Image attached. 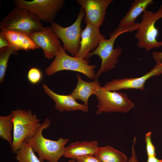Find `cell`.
I'll return each instance as SVG.
<instances>
[{"label": "cell", "mask_w": 162, "mask_h": 162, "mask_svg": "<svg viewBox=\"0 0 162 162\" xmlns=\"http://www.w3.org/2000/svg\"><path fill=\"white\" fill-rule=\"evenodd\" d=\"M50 123L49 118L45 119L34 135L25 141L29 143L42 161L58 162L63 156L65 145L69 140L60 137L57 140H53L45 138L43 131L50 127Z\"/></svg>", "instance_id": "1"}, {"label": "cell", "mask_w": 162, "mask_h": 162, "mask_svg": "<svg viewBox=\"0 0 162 162\" xmlns=\"http://www.w3.org/2000/svg\"><path fill=\"white\" fill-rule=\"evenodd\" d=\"M136 29L134 26L127 28L118 26L110 34L109 39L102 40L96 49L89 54L88 58L96 55L101 60V66L96 74L95 79H98L102 73L113 69L118 63V58L122 54L123 49L119 46L114 48V44L117 37L123 33L133 32Z\"/></svg>", "instance_id": "2"}, {"label": "cell", "mask_w": 162, "mask_h": 162, "mask_svg": "<svg viewBox=\"0 0 162 162\" xmlns=\"http://www.w3.org/2000/svg\"><path fill=\"white\" fill-rule=\"evenodd\" d=\"M41 20L30 11L16 7L0 22L2 30L22 33L28 35L43 29Z\"/></svg>", "instance_id": "3"}, {"label": "cell", "mask_w": 162, "mask_h": 162, "mask_svg": "<svg viewBox=\"0 0 162 162\" xmlns=\"http://www.w3.org/2000/svg\"><path fill=\"white\" fill-rule=\"evenodd\" d=\"M13 120L14 124L13 142L11 151L15 153L22 143L32 137L40 126V120L31 110L17 109L13 110Z\"/></svg>", "instance_id": "4"}, {"label": "cell", "mask_w": 162, "mask_h": 162, "mask_svg": "<svg viewBox=\"0 0 162 162\" xmlns=\"http://www.w3.org/2000/svg\"><path fill=\"white\" fill-rule=\"evenodd\" d=\"M95 65H90L87 59H82L68 55L62 46L53 61L45 70V74L51 76L63 70H69L80 73L90 80L95 79Z\"/></svg>", "instance_id": "5"}, {"label": "cell", "mask_w": 162, "mask_h": 162, "mask_svg": "<svg viewBox=\"0 0 162 162\" xmlns=\"http://www.w3.org/2000/svg\"><path fill=\"white\" fill-rule=\"evenodd\" d=\"M162 18V5L155 13L146 10L143 13L135 35L138 40V47L148 51L162 46V41L157 40L158 31L155 26L156 21Z\"/></svg>", "instance_id": "6"}, {"label": "cell", "mask_w": 162, "mask_h": 162, "mask_svg": "<svg viewBox=\"0 0 162 162\" xmlns=\"http://www.w3.org/2000/svg\"><path fill=\"white\" fill-rule=\"evenodd\" d=\"M94 95L98 101L96 112L98 115L104 112L125 113L135 105L126 94L110 91L100 86L95 90Z\"/></svg>", "instance_id": "7"}, {"label": "cell", "mask_w": 162, "mask_h": 162, "mask_svg": "<svg viewBox=\"0 0 162 162\" xmlns=\"http://www.w3.org/2000/svg\"><path fill=\"white\" fill-rule=\"evenodd\" d=\"M85 15V10L81 7L76 20L69 26L63 27L54 21L51 24L50 27L54 33L61 40L65 50L72 56L76 55L80 48L82 31L81 24Z\"/></svg>", "instance_id": "8"}, {"label": "cell", "mask_w": 162, "mask_h": 162, "mask_svg": "<svg viewBox=\"0 0 162 162\" xmlns=\"http://www.w3.org/2000/svg\"><path fill=\"white\" fill-rule=\"evenodd\" d=\"M64 0H14L16 7L28 10L40 20L46 23L54 22L58 12L63 6Z\"/></svg>", "instance_id": "9"}, {"label": "cell", "mask_w": 162, "mask_h": 162, "mask_svg": "<svg viewBox=\"0 0 162 162\" xmlns=\"http://www.w3.org/2000/svg\"><path fill=\"white\" fill-rule=\"evenodd\" d=\"M162 74V62L156 65L149 72L139 77L115 79L106 82L103 86L105 88L112 91L121 89H134L145 90V84L150 78Z\"/></svg>", "instance_id": "10"}, {"label": "cell", "mask_w": 162, "mask_h": 162, "mask_svg": "<svg viewBox=\"0 0 162 162\" xmlns=\"http://www.w3.org/2000/svg\"><path fill=\"white\" fill-rule=\"evenodd\" d=\"M113 0H77L76 2L84 9L85 24L100 27L105 17L106 10Z\"/></svg>", "instance_id": "11"}, {"label": "cell", "mask_w": 162, "mask_h": 162, "mask_svg": "<svg viewBox=\"0 0 162 162\" xmlns=\"http://www.w3.org/2000/svg\"><path fill=\"white\" fill-rule=\"evenodd\" d=\"M29 36L42 49L44 57L48 59L55 57L62 46L60 40L54 34L51 27H44L40 31Z\"/></svg>", "instance_id": "12"}, {"label": "cell", "mask_w": 162, "mask_h": 162, "mask_svg": "<svg viewBox=\"0 0 162 162\" xmlns=\"http://www.w3.org/2000/svg\"><path fill=\"white\" fill-rule=\"evenodd\" d=\"M82 32L80 48L74 56L83 59L88 58L89 54L95 50L100 42L106 37L100 34L99 27L87 24Z\"/></svg>", "instance_id": "13"}, {"label": "cell", "mask_w": 162, "mask_h": 162, "mask_svg": "<svg viewBox=\"0 0 162 162\" xmlns=\"http://www.w3.org/2000/svg\"><path fill=\"white\" fill-rule=\"evenodd\" d=\"M43 88L47 95L55 102V108L60 112L79 110L87 112L88 107L77 102L70 94L63 95L57 94L52 91L46 84L42 85Z\"/></svg>", "instance_id": "14"}, {"label": "cell", "mask_w": 162, "mask_h": 162, "mask_svg": "<svg viewBox=\"0 0 162 162\" xmlns=\"http://www.w3.org/2000/svg\"><path fill=\"white\" fill-rule=\"evenodd\" d=\"M0 32L7 39L9 47L15 51L19 50L27 51L39 48L28 34L19 32L2 30Z\"/></svg>", "instance_id": "15"}, {"label": "cell", "mask_w": 162, "mask_h": 162, "mask_svg": "<svg viewBox=\"0 0 162 162\" xmlns=\"http://www.w3.org/2000/svg\"><path fill=\"white\" fill-rule=\"evenodd\" d=\"M98 147V142L96 140L76 141L65 147L63 156L75 160L79 157L88 154L94 155Z\"/></svg>", "instance_id": "16"}, {"label": "cell", "mask_w": 162, "mask_h": 162, "mask_svg": "<svg viewBox=\"0 0 162 162\" xmlns=\"http://www.w3.org/2000/svg\"><path fill=\"white\" fill-rule=\"evenodd\" d=\"M76 76V86L70 94L75 100L82 101L84 105L88 106L89 98L92 95L94 94L95 90L100 86V83L98 79H95L93 81L88 82L83 80L79 74H77Z\"/></svg>", "instance_id": "17"}, {"label": "cell", "mask_w": 162, "mask_h": 162, "mask_svg": "<svg viewBox=\"0 0 162 162\" xmlns=\"http://www.w3.org/2000/svg\"><path fill=\"white\" fill-rule=\"evenodd\" d=\"M152 0H135L131 4L130 9L120 20L118 27L127 28L134 25L136 18L146 10L149 5L154 4Z\"/></svg>", "instance_id": "18"}, {"label": "cell", "mask_w": 162, "mask_h": 162, "mask_svg": "<svg viewBox=\"0 0 162 162\" xmlns=\"http://www.w3.org/2000/svg\"><path fill=\"white\" fill-rule=\"evenodd\" d=\"M94 155L102 162H128L127 156L110 146L98 147Z\"/></svg>", "instance_id": "19"}, {"label": "cell", "mask_w": 162, "mask_h": 162, "mask_svg": "<svg viewBox=\"0 0 162 162\" xmlns=\"http://www.w3.org/2000/svg\"><path fill=\"white\" fill-rule=\"evenodd\" d=\"M13 114L0 116V137L8 142L11 148L13 142L11 132L14 129Z\"/></svg>", "instance_id": "20"}, {"label": "cell", "mask_w": 162, "mask_h": 162, "mask_svg": "<svg viewBox=\"0 0 162 162\" xmlns=\"http://www.w3.org/2000/svg\"><path fill=\"white\" fill-rule=\"evenodd\" d=\"M15 154L18 162H43L36 156L29 143L26 141L22 143Z\"/></svg>", "instance_id": "21"}, {"label": "cell", "mask_w": 162, "mask_h": 162, "mask_svg": "<svg viewBox=\"0 0 162 162\" xmlns=\"http://www.w3.org/2000/svg\"><path fill=\"white\" fill-rule=\"evenodd\" d=\"M17 53L10 47L0 49V82L4 80L9 58L11 54L16 55Z\"/></svg>", "instance_id": "22"}, {"label": "cell", "mask_w": 162, "mask_h": 162, "mask_svg": "<svg viewBox=\"0 0 162 162\" xmlns=\"http://www.w3.org/2000/svg\"><path fill=\"white\" fill-rule=\"evenodd\" d=\"M27 78L32 84H35L41 80L42 75L41 70L38 68H33L28 71L27 74Z\"/></svg>", "instance_id": "23"}, {"label": "cell", "mask_w": 162, "mask_h": 162, "mask_svg": "<svg viewBox=\"0 0 162 162\" xmlns=\"http://www.w3.org/2000/svg\"><path fill=\"white\" fill-rule=\"evenodd\" d=\"M152 132L149 131L145 135L146 151L148 157L156 156L155 148L151 140Z\"/></svg>", "instance_id": "24"}, {"label": "cell", "mask_w": 162, "mask_h": 162, "mask_svg": "<svg viewBox=\"0 0 162 162\" xmlns=\"http://www.w3.org/2000/svg\"><path fill=\"white\" fill-rule=\"evenodd\" d=\"M77 162H102L94 155L88 154L77 158L75 160Z\"/></svg>", "instance_id": "25"}, {"label": "cell", "mask_w": 162, "mask_h": 162, "mask_svg": "<svg viewBox=\"0 0 162 162\" xmlns=\"http://www.w3.org/2000/svg\"><path fill=\"white\" fill-rule=\"evenodd\" d=\"M136 138L134 136L133 140V145L132 147V154L128 162H139L136 155L135 150V146L136 142Z\"/></svg>", "instance_id": "26"}, {"label": "cell", "mask_w": 162, "mask_h": 162, "mask_svg": "<svg viewBox=\"0 0 162 162\" xmlns=\"http://www.w3.org/2000/svg\"><path fill=\"white\" fill-rule=\"evenodd\" d=\"M9 46V44L6 38L0 32V49Z\"/></svg>", "instance_id": "27"}, {"label": "cell", "mask_w": 162, "mask_h": 162, "mask_svg": "<svg viewBox=\"0 0 162 162\" xmlns=\"http://www.w3.org/2000/svg\"><path fill=\"white\" fill-rule=\"evenodd\" d=\"M152 56L156 63L162 62V52H154L152 53Z\"/></svg>", "instance_id": "28"}, {"label": "cell", "mask_w": 162, "mask_h": 162, "mask_svg": "<svg viewBox=\"0 0 162 162\" xmlns=\"http://www.w3.org/2000/svg\"><path fill=\"white\" fill-rule=\"evenodd\" d=\"M146 162H162V160L157 158L156 156H149Z\"/></svg>", "instance_id": "29"}, {"label": "cell", "mask_w": 162, "mask_h": 162, "mask_svg": "<svg viewBox=\"0 0 162 162\" xmlns=\"http://www.w3.org/2000/svg\"><path fill=\"white\" fill-rule=\"evenodd\" d=\"M68 162H77L76 160H71L68 161Z\"/></svg>", "instance_id": "30"}]
</instances>
